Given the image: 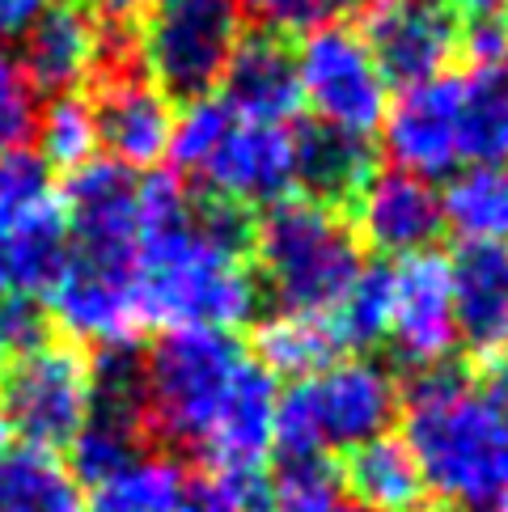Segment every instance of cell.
Wrapping results in <instances>:
<instances>
[{
    "label": "cell",
    "instance_id": "1",
    "mask_svg": "<svg viewBox=\"0 0 508 512\" xmlns=\"http://www.w3.org/2000/svg\"><path fill=\"white\" fill-rule=\"evenodd\" d=\"M140 424L216 470H259L276 449V377L229 331H166L136 369Z\"/></svg>",
    "mask_w": 508,
    "mask_h": 512
},
{
    "label": "cell",
    "instance_id": "2",
    "mask_svg": "<svg viewBox=\"0 0 508 512\" xmlns=\"http://www.w3.org/2000/svg\"><path fill=\"white\" fill-rule=\"evenodd\" d=\"M136 292L144 322L166 331H233L259 309V276L246 263L250 221L221 199H195L174 170L140 178Z\"/></svg>",
    "mask_w": 508,
    "mask_h": 512
},
{
    "label": "cell",
    "instance_id": "3",
    "mask_svg": "<svg viewBox=\"0 0 508 512\" xmlns=\"http://www.w3.org/2000/svg\"><path fill=\"white\" fill-rule=\"evenodd\" d=\"M398 411L432 512H508V419L475 377L458 369L415 373Z\"/></svg>",
    "mask_w": 508,
    "mask_h": 512
},
{
    "label": "cell",
    "instance_id": "4",
    "mask_svg": "<svg viewBox=\"0 0 508 512\" xmlns=\"http://www.w3.org/2000/svg\"><path fill=\"white\" fill-rule=\"evenodd\" d=\"M301 123L242 115L221 98H195L174 123L170 161L178 178L229 208H276L297 191Z\"/></svg>",
    "mask_w": 508,
    "mask_h": 512
},
{
    "label": "cell",
    "instance_id": "5",
    "mask_svg": "<svg viewBox=\"0 0 508 512\" xmlns=\"http://www.w3.org/2000/svg\"><path fill=\"white\" fill-rule=\"evenodd\" d=\"M263 288L293 314H331L365 271L360 237L335 204L288 195L250 229Z\"/></svg>",
    "mask_w": 508,
    "mask_h": 512
},
{
    "label": "cell",
    "instance_id": "6",
    "mask_svg": "<svg viewBox=\"0 0 508 512\" xmlns=\"http://www.w3.org/2000/svg\"><path fill=\"white\" fill-rule=\"evenodd\" d=\"M394 373L369 356H339L322 373L297 381L276 411V453L280 462H326L335 449H360L386 436L398 415Z\"/></svg>",
    "mask_w": 508,
    "mask_h": 512
},
{
    "label": "cell",
    "instance_id": "7",
    "mask_svg": "<svg viewBox=\"0 0 508 512\" xmlns=\"http://www.w3.org/2000/svg\"><path fill=\"white\" fill-rule=\"evenodd\" d=\"M246 13L238 0H153L140 22V68L161 94H216L233 51L242 47Z\"/></svg>",
    "mask_w": 508,
    "mask_h": 512
},
{
    "label": "cell",
    "instance_id": "8",
    "mask_svg": "<svg viewBox=\"0 0 508 512\" xmlns=\"http://www.w3.org/2000/svg\"><path fill=\"white\" fill-rule=\"evenodd\" d=\"M94 398V364L77 343L47 339L34 352L0 364V424L30 449H68L94 411Z\"/></svg>",
    "mask_w": 508,
    "mask_h": 512
},
{
    "label": "cell",
    "instance_id": "9",
    "mask_svg": "<svg viewBox=\"0 0 508 512\" xmlns=\"http://www.w3.org/2000/svg\"><path fill=\"white\" fill-rule=\"evenodd\" d=\"M293 68L301 106H310L318 127L373 144L390 111V81L356 26L326 22L305 30L293 51Z\"/></svg>",
    "mask_w": 508,
    "mask_h": 512
},
{
    "label": "cell",
    "instance_id": "10",
    "mask_svg": "<svg viewBox=\"0 0 508 512\" xmlns=\"http://www.w3.org/2000/svg\"><path fill=\"white\" fill-rule=\"evenodd\" d=\"M68 254L64 263L102 271V276L136 280L140 254V174L115 166V161H94L77 174H68L60 191Z\"/></svg>",
    "mask_w": 508,
    "mask_h": 512
},
{
    "label": "cell",
    "instance_id": "11",
    "mask_svg": "<svg viewBox=\"0 0 508 512\" xmlns=\"http://www.w3.org/2000/svg\"><path fill=\"white\" fill-rule=\"evenodd\" d=\"M381 140L394 161V170L411 178H453L466 170L462 153V77L441 72L432 81L407 85L390 98Z\"/></svg>",
    "mask_w": 508,
    "mask_h": 512
},
{
    "label": "cell",
    "instance_id": "12",
    "mask_svg": "<svg viewBox=\"0 0 508 512\" xmlns=\"http://www.w3.org/2000/svg\"><path fill=\"white\" fill-rule=\"evenodd\" d=\"M127 56L119 34H106V17L89 0H51L22 34V64L34 89L77 94V85L98 81V72Z\"/></svg>",
    "mask_w": 508,
    "mask_h": 512
},
{
    "label": "cell",
    "instance_id": "13",
    "mask_svg": "<svg viewBox=\"0 0 508 512\" xmlns=\"http://www.w3.org/2000/svg\"><path fill=\"white\" fill-rule=\"evenodd\" d=\"M356 34L373 51L386 81L420 85L441 77L462 47V26L445 0H369Z\"/></svg>",
    "mask_w": 508,
    "mask_h": 512
},
{
    "label": "cell",
    "instance_id": "14",
    "mask_svg": "<svg viewBox=\"0 0 508 512\" xmlns=\"http://www.w3.org/2000/svg\"><path fill=\"white\" fill-rule=\"evenodd\" d=\"M386 335L398 360L411 369H445V360L458 347L453 326V297H449V259L437 250L407 254L390 267V322Z\"/></svg>",
    "mask_w": 508,
    "mask_h": 512
},
{
    "label": "cell",
    "instance_id": "15",
    "mask_svg": "<svg viewBox=\"0 0 508 512\" xmlns=\"http://www.w3.org/2000/svg\"><path fill=\"white\" fill-rule=\"evenodd\" d=\"M94 115H98V136L111 149V161L123 170H153L170 157V140H174V98L132 68V60L119 56L98 72V98H94Z\"/></svg>",
    "mask_w": 508,
    "mask_h": 512
},
{
    "label": "cell",
    "instance_id": "16",
    "mask_svg": "<svg viewBox=\"0 0 508 512\" xmlns=\"http://www.w3.org/2000/svg\"><path fill=\"white\" fill-rule=\"evenodd\" d=\"M47 314L56 318L72 343H94L102 356L132 352L136 335L144 331V309L136 280L102 276V271H85L64 263L60 276L47 288Z\"/></svg>",
    "mask_w": 508,
    "mask_h": 512
},
{
    "label": "cell",
    "instance_id": "17",
    "mask_svg": "<svg viewBox=\"0 0 508 512\" xmlns=\"http://www.w3.org/2000/svg\"><path fill=\"white\" fill-rule=\"evenodd\" d=\"M352 233L381 254H420L445 229L441 195L432 182L403 170H373V178L352 195Z\"/></svg>",
    "mask_w": 508,
    "mask_h": 512
},
{
    "label": "cell",
    "instance_id": "18",
    "mask_svg": "<svg viewBox=\"0 0 508 512\" xmlns=\"http://www.w3.org/2000/svg\"><path fill=\"white\" fill-rule=\"evenodd\" d=\"M449 297L458 343L479 360H496L508 347V246L462 242L449 254Z\"/></svg>",
    "mask_w": 508,
    "mask_h": 512
},
{
    "label": "cell",
    "instance_id": "19",
    "mask_svg": "<svg viewBox=\"0 0 508 512\" xmlns=\"http://www.w3.org/2000/svg\"><path fill=\"white\" fill-rule=\"evenodd\" d=\"M221 98L242 115L254 119H276V123H297L301 115V89H297V68H293V47L280 34H250L221 77Z\"/></svg>",
    "mask_w": 508,
    "mask_h": 512
},
{
    "label": "cell",
    "instance_id": "20",
    "mask_svg": "<svg viewBox=\"0 0 508 512\" xmlns=\"http://www.w3.org/2000/svg\"><path fill=\"white\" fill-rule=\"evenodd\" d=\"M343 491L369 512H432L424 474L403 436H377L343 462Z\"/></svg>",
    "mask_w": 508,
    "mask_h": 512
},
{
    "label": "cell",
    "instance_id": "21",
    "mask_svg": "<svg viewBox=\"0 0 508 512\" xmlns=\"http://www.w3.org/2000/svg\"><path fill=\"white\" fill-rule=\"evenodd\" d=\"M343 352L339 335L326 314H293V309H280V314L263 318L254 326V347L250 356L263 373L271 377H314L326 364H335V356Z\"/></svg>",
    "mask_w": 508,
    "mask_h": 512
},
{
    "label": "cell",
    "instance_id": "22",
    "mask_svg": "<svg viewBox=\"0 0 508 512\" xmlns=\"http://www.w3.org/2000/svg\"><path fill=\"white\" fill-rule=\"evenodd\" d=\"M0 512H89L85 483L60 453L9 449L0 457Z\"/></svg>",
    "mask_w": 508,
    "mask_h": 512
},
{
    "label": "cell",
    "instance_id": "23",
    "mask_svg": "<svg viewBox=\"0 0 508 512\" xmlns=\"http://www.w3.org/2000/svg\"><path fill=\"white\" fill-rule=\"evenodd\" d=\"M187 487V470L174 453L144 449L132 462H123L106 479L89 483L85 504L89 512H178Z\"/></svg>",
    "mask_w": 508,
    "mask_h": 512
},
{
    "label": "cell",
    "instance_id": "24",
    "mask_svg": "<svg viewBox=\"0 0 508 512\" xmlns=\"http://www.w3.org/2000/svg\"><path fill=\"white\" fill-rule=\"evenodd\" d=\"M373 166H377V157H373L369 140L326 132V127H318V123L301 127L297 187H305V195L339 208V199H352L373 178Z\"/></svg>",
    "mask_w": 508,
    "mask_h": 512
},
{
    "label": "cell",
    "instance_id": "25",
    "mask_svg": "<svg viewBox=\"0 0 508 512\" xmlns=\"http://www.w3.org/2000/svg\"><path fill=\"white\" fill-rule=\"evenodd\" d=\"M462 77V153L470 166L508 161V60L466 68Z\"/></svg>",
    "mask_w": 508,
    "mask_h": 512
},
{
    "label": "cell",
    "instance_id": "26",
    "mask_svg": "<svg viewBox=\"0 0 508 512\" xmlns=\"http://www.w3.org/2000/svg\"><path fill=\"white\" fill-rule=\"evenodd\" d=\"M441 216L462 242L508 246V170L470 166L453 174L441 195Z\"/></svg>",
    "mask_w": 508,
    "mask_h": 512
},
{
    "label": "cell",
    "instance_id": "27",
    "mask_svg": "<svg viewBox=\"0 0 508 512\" xmlns=\"http://www.w3.org/2000/svg\"><path fill=\"white\" fill-rule=\"evenodd\" d=\"M34 140H39V161L47 170L77 174L85 166H94L102 149L94 98L56 94L39 111V119H34Z\"/></svg>",
    "mask_w": 508,
    "mask_h": 512
},
{
    "label": "cell",
    "instance_id": "28",
    "mask_svg": "<svg viewBox=\"0 0 508 512\" xmlns=\"http://www.w3.org/2000/svg\"><path fill=\"white\" fill-rule=\"evenodd\" d=\"M326 318H331L343 352H360V347H373L377 339H386V322H390V267H381V263L365 267Z\"/></svg>",
    "mask_w": 508,
    "mask_h": 512
},
{
    "label": "cell",
    "instance_id": "29",
    "mask_svg": "<svg viewBox=\"0 0 508 512\" xmlns=\"http://www.w3.org/2000/svg\"><path fill=\"white\" fill-rule=\"evenodd\" d=\"M178 512H271V483L259 470H199L187 474Z\"/></svg>",
    "mask_w": 508,
    "mask_h": 512
},
{
    "label": "cell",
    "instance_id": "30",
    "mask_svg": "<svg viewBox=\"0 0 508 512\" xmlns=\"http://www.w3.org/2000/svg\"><path fill=\"white\" fill-rule=\"evenodd\" d=\"M271 512H369L335 483L326 462H280L271 483Z\"/></svg>",
    "mask_w": 508,
    "mask_h": 512
},
{
    "label": "cell",
    "instance_id": "31",
    "mask_svg": "<svg viewBox=\"0 0 508 512\" xmlns=\"http://www.w3.org/2000/svg\"><path fill=\"white\" fill-rule=\"evenodd\" d=\"M34 119H39L34 85L26 81L17 56L0 47V157L22 153V144L34 136Z\"/></svg>",
    "mask_w": 508,
    "mask_h": 512
},
{
    "label": "cell",
    "instance_id": "32",
    "mask_svg": "<svg viewBox=\"0 0 508 512\" xmlns=\"http://www.w3.org/2000/svg\"><path fill=\"white\" fill-rule=\"evenodd\" d=\"M242 13H254L271 34H288V30H314L335 22L339 9H348L352 0H238Z\"/></svg>",
    "mask_w": 508,
    "mask_h": 512
},
{
    "label": "cell",
    "instance_id": "33",
    "mask_svg": "<svg viewBox=\"0 0 508 512\" xmlns=\"http://www.w3.org/2000/svg\"><path fill=\"white\" fill-rule=\"evenodd\" d=\"M39 343H47V309L22 292L0 301V364L34 352Z\"/></svg>",
    "mask_w": 508,
    "mask_h": 512
},
{
    "label": "cell",
    "instance_id": "34",
    "mask_svg": "<svg viewBox=\"0 0 508 512\" xmlns=\"http://www.w3.org/2000/svg\"><path fill=\"white\" fill-rule=\"evenodd\" d=\"M462 56L470 60V68L483 64H504L508 60V17H479L462 30Z\"/></svg>",
    "mask_w": 508,
    "mask_h": 512
},
{
    "label": "cell",
    "instance_id": "35",
    "mask_svg": "<svg viewBox=\"0 0 508 512\" xmlns=\"http://www.w3.org/2000/svg\"><path fill=\"white\" fill-rule=\"evenodd\" d=\"M47 5H51V0H0V39H22L26 26Z\"/></svg>",
    "mask_w": 508,
    "mask_h": 512
},
{
    "label": "cell",
    "instance_id": "36",
    "mask_svg": "<svg viewBox=\"0 0 508 512\" xmlns=\"http://www.w3.org/2000/svg\"><path fill=\"white\" fill-rule=\"evenodd\" d=\"M479 390L487 394V402L508 419V356H496V360H483V373H475Z\"/></svg>",
    "mask_w": 508,
    "mask_h": 512
},
{
    "label": "cell",
    "instance_id": "37",
    "mask_svg": "<svg viewBox=\"0 0 508 512\" xmlns=\"http://www.w3.org/2000/svg\"><path fill=\"white\" fill-rule=\"evenodd\" d=\"M106 22H123V17H136V13H144L153 5V0H89Z\"/></svg>",
    "mask_w": 508,
    "mask_h": 512
},
{
    "label": "cell",
    "instance_id": "38",
    "mask_svg": "<svg viewBox=\"0 0 508 512\" xmlns=\"http://www.w3.org/2000/svg\"><path fill=\"white\" fill-rule=\"evenodd\" d=\"M445 5L453 9V13H470V22H479V17H504V9H508V0H445Z\"/></svg>",
    "mask_w": 508,
    "mask_h": 512
},
{
    "label": "cell",
    "instance_id": "39",
    "mask_svg": "<svg viewBox=\"0 0 508 512\" xmlns=\"http://www.w3.org/2000/svg\"><path fill=\"white\" fill-rule=\"evenodd\" d=\"M5 453H9V428L0 424V457H5Z\"/></svg>",
    "mask_w": 508,
    "mask_h": 512
}]
</instances>
